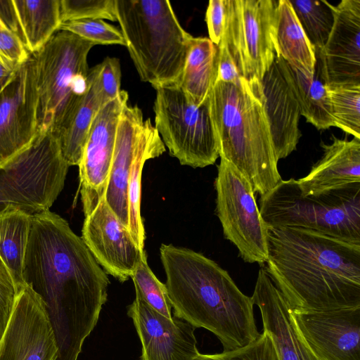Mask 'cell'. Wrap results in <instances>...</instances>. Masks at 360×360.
Returning a JSON list of instances; mask_svg holds the SVG:
<instances>
[{"label":"cell","mask_w":360,"mask_h":360,"mask_svg":"<svg viewBox=\"0 0 360 360\" xmlns=\"http://www.w3.org/2000/svg\"><path fill=\"white\" fill-rule=\"evenodd\" d=\"M290 67V66H289ZM301 115L319 130L335 127L326 86L319 71L308 78L290 67Z\"/></svg>","instance_id":"cell-29"},{"label":"cell","mask_w":360,"mask_h":360,"mask_svg":"<svg viewBox=\"0 0 360 360\" xmlns=\"http://www.w3.org/2000/svg\"><path fill=\"white\" fill-rule=\"evenodd\" d=\"M73 33L95 45L120 44L125 41L120 30L101 19H81L62 22L58 31Z\"/></svg>","instance_id":"cell-33"},{"label":"cell","mask_w":360,"mask_h":360,"mask_svg":"<svg viewBox=\"0 0 360 360\" xmlns=\"http://www.w3.org/2000/svg\"><path fill=\"white\" fill-rule=\"evenodd\" d=\"M326 86L335 127L360 139V84Z\"/></svg>","instance_id":"cell-31"},{"label":"cell","mask_w":360,"mask_h":360,"mask_svg":"<svg viewBox=\"0 0 360 360\" xmlns=\"http://www.w3.org/2000/svg\"><path fill=\"white\" fill-rule=\"evenodd\" d=\"M30 54L11 31L0 30V63L11 70H17Z\"/></svg>","instance_id":"cell-38"},{"label":"cell","mask_w":360,"mask_h":360,"mask_svg":"<svg viewBox=\"0 0 360 360\" xmlns=\"http://www.w3.org/2000/svg\"><path fill=\"white\" fill-rule=\"evenodd\" d=\"M22 277L46 305L58 360H77L107 301L105 271L68 222L46 210L32 215Z\"/></svg>","instance_id":"cell-1"},{"label":"cell","mask_w":360,"mask_h":360,"mask_svg":"<svg viewBox=\"0 0 360 360\" xmlns=\"http://www.w3.org/2000/svg\"><path fill=\"white\" fill-rule=\"evenodd\" d=\"M18 288L0 256V340L11 317Z\"/></svg>","instance_id":"cell-37"},{"label":"cell","mask_w":360,"mask_h":360,"mask_svg":"<svg viewBox=\"0 0 360 360\" xmlns=\"http://www.w3.org/2000/svg\"><path fill=\"white\" fill-rule=\"evenodd\" d=\"M332 137L330 144L321 143L323 154L309 174L297 180L304 196L318 197L360 185V139Z\"/></svg>","instance_id":"cell-21"},{"label":"cell","mask_w":360,"mask_h":360,"mask_svg":"<svg viewBox=\"0 0 360 360\" xmlns=\"http://www.w3.org/2000/svg\"><path fill=\"white\" fill-rule=\"evenodd\" d=\"M61 23L81 19L117 20L116 0H60Z\"/></svg>","instance_id":"cell-34"},{"label":"cell","mask_w":360,"mask_h":360,"mask_svg":"<svg viewBox=\"0 0 360 360\" xmlns=\"http://www.w3.org/2000/svg\"><path fill=\"white\" fill-rule=\"evenodd\" d=\"M220 159L262 196L282 179L264 105L261 82L216 81L209 97Z\"/></svg>","instance_id":"cell-4"},{"label":"cell","mask_w":360,"mask_h":360,"mask_svg":"<svg viewBox=\"0 0 360 360\" xmlns=\"http://www.w3.org/2000/svg\"><path fill=\"white\" fill-rule=\"evenodd\" d=\"M217 45L207 37H192L179 87L196 105H201L210 97L217 80Z\"/></svg>","instance_id":"cell-25"},{"label":"cell","mask_w":360,"mask_h":360,"mask_svg":"<svg viewBox=\"0 0 360 360\" xmlns=\"http://www.w3.org/2000/svg\"><path fill=\"white\" fill-rule=\"evenodd\" d=\"M70 166L51 132L0 168V213L8 208L29 214L49 210L62 191Z\"/></svg>","instance_id":"cell-8"},{"label":"cell","mask_w":360,"mask_h":360,"mask_svg":"<svg viewBox=\"0 0 360 360\" xmlns=\"http://www.w3.org/2000/svg\"><path fill=\"white\" fill-rule=\"evenodd\" d=\"M95 44L68 31L56 32L31 55L37 94V135L56 137L89 88L88 54Z\"/></svg>","instance_id":"cell-6"},{"label":"cell","mask_w":360,"mask_h":360,"mask_svg":"<svg viewBox=\"0 0 360 360\" xmlns=\"http://www.w3.org/2000/svg\"><path fill=\"white\" fill-rule=\"evenodd\" d=\"M217 75L216 81L236 84L243 79L239 75L234 61L227 49L222 43L217 45Z\"/></svg>","instance_id":"cell-40"},{"label":"cell","mask_w":360,"mask_h":360,"mask_svg":"<svg viewBox=\"0 0 360 360\" xmlns=\"http://www.w3.org/2000/svg\"><path fill=\"white\" fill-rule=\"evenodd\" d=\"M277 5L276 0H226L219 43L227 47L239 75L248 81L261 82L277 56Z\"/></svg>","instance_id":"cell-10"},{"label":"cell","mask_w":360,"mask_h":360,"mask_svg":"<svg viewBox=\"0 0 360 360\" xmlns=\"http://www.w3.org/2000/svg\"><path fill=\"white\" fill-rule=\"evenodd\" d=\"M32 223V215L8 208L0 213V256L19 288L25 283L23 263Z\"/></svg>","instance_id":"cell-28"},{"label":"cell","mask_w":360,"mask_h":360,"mask_svg":"<svg viewBox=\"0 0 360 360\" xmlns=\"http://www.w3.org/2000/svg\"><path fill=\"white\" fill-rule=\"evenodd\" d=\"M209 39L218 45L223 35L226 21V0H210L205 14Z\"/></svg>","instance_id":"cell-39"},{"label":"cell","mask_w":360,"mask_h":360,"mask_svg":"<svg viewBox=\"0 0 360 360\" xmlns=\"http://www.w3.org/2000/svg\"><path fill=\"white\" fill-rule=\"evenodd\" d=\"M147 119L136 105L126 104L117 123L112 160L105 200L121 222L128 228V176L139 138Z\"/></svg>","instance_id":"cell-22"},{"label":"cell","mask_w":360,"mask_h":360,"mask_svg":"<svg viewBox=\"0 0 360 360\" xmlns=\"http://www.w3.org/2000/svg\"><path fill=\"white\" fill-rule=\"evenodd\" d=\"M116 17L141 79L156 89L179 86L193 37L168 0H116Z\"/></svg>","instance_id":"cell-5"},{"label":"cell","mask_w":360,"mask_h":360,"mask_svg":"<svg viewBox=\"0 0 360 360\" xmlns=\"http://www.w3.org/2000/svg\"><path fill=\"white\" fill-rule=\"evenodd\" d=\"M275 40L277 56L306 77L314 76L317 62L315 49L289 0L278 1Z\"/></svg>","instance_id":"cell-24"},{"label":"cell","mask_w":360,"mask_h":360,"mask_svg":"<svg viewBox=\"0 0 360 360\" xmlns=\"http://www.w3.org/2000/svg\"><path fill=\"white\" fill-rule=\"evenodd\" d=\"M16 71L8 70L0 63V93L12 80Z\"/></svg>","instance_id":"cell-41"},{"label":"cell","mask_w":360,"mask_h":360,"mask_svg":"<svg viewBox=\"0 0 360 360\" xmlns=\"http://www.w3.org/2000/svg\"><path fill=\"white\" fill-rule=\"evenodd\" d=\"M264 105L278 160L296 150L300 107L289 65L276 56L261 81Z\"/></svg>","instance_id":"cell-19"},{"label":"cell","mask_w":360,"mask_h":360,"mask_svg":"<svg viewBox=\"0 0 360 360\" xmlns=\"http://www.w3.org/2000/svg\"><path fill=\"white\" fill-rule=\"evenodd\" d=\"M259 210L267 229L303 228L360 245V185L304 196L297 180L281 179L260 196Z\"/></svg>","instance_id":"cell-7"},{"label":"cell","mask_w":360,"mask_h":360,"mask_svg":"<svg viewBox=\"0 0 360 360\" xmlns=\"http://www.w3.org/2000/svg\"><path fill=\"white\" fill-rule=\"evenodd\" d=\"M263 266L292 309L360 307V245L299 227L268 229Z\"/></svg>","instance_id":"cell-2"},{"label":"cell","mask_w":360,"mask_h":360,"mask_svg":"<svg viewBox=\"0 0 360 360\" xmlns=\"http://www.w3.org/2000/svg\"><path fill=\"white\" fill-rule=\"evenodd\" d=\"M165 144L150 118L138 141L128 176V230L136 245L144 248L145 230L141 216V183L143 165L148 160L161 155Z\"/></svg>","instance_id":"cell-26"},{"label":"cell","mask_w":360,"mask_h":360,"mask_svg":"<svg viewBox=\"0 0 360 360\" xmlns=\"http://www.w3.org/2000/svg\"><path fill=\"white\" fill-rule=\"evenodd\" d=\"M194 360H278L271 338L263 331L256 340L250 344L220 354H199Z\"/></svg>","instance_id":"cell-35"},{"label":"cell","mask_w":360,"mask_h":360,"mask_svg":"<svg viewBox=\"0 0 360 360\" xmlns=\"http://www.w3.org/2000/svg\"><path fill=\"white\" fill-rule=\"evenodd\" d=\"M82 238L105 273L120 282L129 280L146 255L135 243L128 228L118 219L103 196L87 215Z\"/></svg>","instance_id":"cell-16"},{"label":"cell","mask_w":360,"mask_h":360,"mask_svg":"<svg viewBox=\"0 0 360 360\" xmlns=\"http://www.w3.org/2000/svg\"><path fill=\"white\" fill-rule=\"evenodd\" d=\"M334 22L316 56L327 86L360 84V0H342L333 6Z\"/></svg>","instance_id":"cell-17"},{"label":"cell","mask_w":360,"mask_h":360,"mask_svg":"<svg viewBox=\"0 0 360 360\" xmlns=\"http://www.w3.org/2000/svg\"><path fill=\"white\" fill-rule=\"evenodd\" d=\"M128 103V93L121 90L94 117L79 164L81 198L84 215L105 195L111 168L120 115Z\"/></svg>","instance_id":"cell-14"},{"label":"cell","mask_w":360,"mask_h":360,"mask_svg":"<svg viewBox=\"0 0 360 360\" xmlns=\"http://www.w3.org/2000/svg\"><path fill=\"white\" fill-rule=\"evenodd\" d=\"M155 127L170 155L193 168L213 165L219 157L209 98L190 101L178 86L156 89Z\"/></svg>","instance_id":"cell-9"},{"label":"cell","mask_w":360,"mask_h":360,"mask_svg":"<svg viewBox=\"0 0 360 360\" xmlns=\"http://www.w3.org/2000/svg\"><path fill=\"white\" fill-rule=\"evenodd\" d=\"M56 337L43 299L24 283L0 340V360H58Z\"/></svg>","instance_id":"cell-12"},{"label":"cell","mask_w":360,"mask_h":360,"mask_svg":"<svg viewBox=\"0 0 360 360\" xmlns=\"http://www.w3.org/2000/svg\"><path fill=\"white\" fill-rule=\"evenodd\" d=\"M216 213L226 239L248 263L264 265L268 259L267 228L259 213L250 181L223 159L214 182Z\"/></svg>","instance_id":"cell-11"},{"label":"cell","mask_w":360,"mask_h":360,"mask_svg":"<svg viewBox=\"0 0 360 360\" xmlns=\"http://www.w3.org/2000/svg\"><path fill=\"white\" fill-rule=\"evenodd\" d=\"M0 18L32 55L58 31L60 0H0Z\"/></svg>","instance_id":"cell-23"},{"label":"cell","mask_w":360,"mask_h":360,"mask_svg":"<svg viewBox=\"0 0 360 360\" xmlns=\"http://www.w3.org/2000/svg\"><path fill=\"white\" fill-rule=\"evenodd\" d=\"M301 339L319 360H360V307L304 311L290 307Z\"/></svg>","instance_id":"cell-13"},{"label":"cell","mask_w":360,"mask_h":360,"mask_svg":"<svg viewBox=\"0 0 360 360\" xmlns=\"http://www.w3.org/2000/svg\"><path fill=\"white\" fill-rule=\"evenodd\" d=\"M37 101L30 55L0 93V168L37 136Z\"/></svg>","instance_id":"cell-15"},{"label":"cell","mask_w":360,"mask_h":360,"mask_svg":"<svg viewBox=\"0 0 360 360\" xmlns=\"http://www.w3.org/2000/svg\"><path fill=\"white\" fill-rule=\"evenodd\" d=\"M131 278L134 283L136 296L165 317L172 318L166 286L150 269L146 255L139 261Z\"/></svg>","instance_id":"cell-32"},{"label":"cell","mask_w":360,"mask_h":360,"mask_svg":"<svg viewBox=\"0 0 360 360\" xmlns=\"http://www.w3.org/2000/svg\"><path fill=\"white\" fill-rule=\"evenodd\" d=\"M89 88L70 120L56 137L69 166L79 165L91 122L106 103L88 72Z\"/></svg>","instance_id":"cell-27"},{"label":"cell","mask_w":360,"mask_h":360,"mask_svg":"<svg viewBox=\"0 0 360 360\" xmlns=\"http://www.w3.org/2000/svg\"><path fill=\"white\" fill-rule=\"evenodd\" d=\"M160 254L174 316L214 333L223 352L257 339L252 297L240 291L225 269L188 248L162 244Z\"/></svg>","instance_id":"cell-3"},{"label":"cell","mask_w":360,"mask_h":360,"mask_svg":"<svg viewBox=\"0 0 360 360\" xmlns=\"http://www.w3.org/2000/svg\"><path fill=\"white\" fill-rule=\"evenodd\" d=\"M89 72L106 103L120 94L121 68L118 58L106 57L101 63L89 69Z\"/></svg>","instance_id":"cell-36"},{"label":"cell","mask_w":360,"mask_h":360,"mask_svg":"<svg viewBox=\"0 0 360 360\" xmlns=\"http://www.w3.org/2000/svg\"><path fill=\"white\" fill-rule=\"evenodd\" d=\"M289 1L315 53L319 52L326 44L333 25V5L326 1Z\"/></svg>","instance_id":"cell-30"},{"label":"cell","mask_w":360,"mask_h":360,"mask_svg":"<svg viewBox=\"0 0 360 360\" xmlns=\"http://www.w3.org/2000/svg\"><path fill=\"white\" fill-rule=\"evenodd\" d=\"M251 297L260 311L263 331L271 338L278 360H319L300 337L290 304L263 266Z\"/></svg>","instance_id":"cell-20"},{"label":"cell","mask_w":360,"mask_h":360,"mask_svg":"<svg viewBox=\"0 0 360 360\" xmlns=\"http://www.w3.org/2000/svg\"><path fill=\"white\" fill-rule=\"evenodd\" d=\"M127 315L141 342V360H194L200 354L195 328L187 321L165 317L137 296Z\"/></svg>","instance_id":"cell-18"}]
</instances>
